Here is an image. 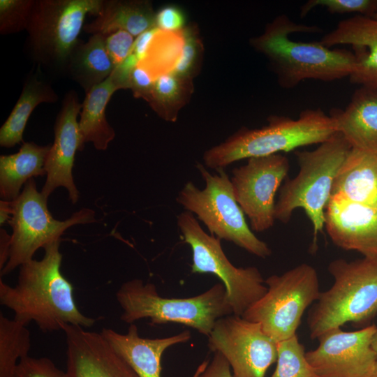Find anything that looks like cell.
<instances>
[{"label": "cell", "mask_w": 377, "mask_h": 377, "mask_svg": "<svg viewBox=\"0 0 377 377\" xmlns=\"http://www.w3.org/2000/svg\"><path fill=\"white\" fill-rule=\"evenodd\" d=\"M35 0H0V33L26 30Z\"/></svg>", "instance_id": "obj_31"}, {"label": "cell", "mask_w": 377, "mask_h": 377, "mask_svg": "<svg viewBox=\"0 0 377 377\" xmlns=\"http://www.w3.org/2000/svg\"><path fill=\"white\" fill-rule=\"evenodd\" d=\"M183 29L166 31L158 29L145 57L138 62V65L147 70L155 80L173 72L184 44Z\"/></svg>", "instance_id": "obj_27"}, {"label": "cell", "mask_w": 377, "mask_h": 377, "mask_svg": "<svg viewBox=\"0 0 377 377\" xmlns=\"http://www.w3.org/2000/svg\"><path fill=\"white\" fill-rule=\"evenodd\" d=\"M297 334L277 342V360L271 377H318L306 358Z\"/></svg>", "instance_id": "obj_30"}, {"label": "cell", "mask_w": 377, "mask_h": 377, "mask_svg": "<svg viewBox=\"0 0 377 377\" xmlns=\"http://www.w3.org/2000/svg\"><path fill=\"white\" fill-rule=\"evenodd\" d=\"M373 17L377 19V13L375 14L374 16Z\"/></svg>", "instance_id": "obj_44"}, {"label": "cell", "mask_w": 377, "mask_h": 377, "mask_svg": "<svg viewBox=\"0 0 377 377\" xmlns=\"http://www.w3.org/2000/svg\"><path fill=\"white\" fill-rule=\"evenodd\" d=\"M184 44L182 54L172 73L189 79L199 61L200 42L191 29H183Z\"/></svg>", "instance_id": "obj_34"}, {"label": "cell", "mask_w": 377, "mask_h": 377, "mask_svg": "<svg viewBox=\"0 0 377 377\" xmlns=\"http://www.w3.org/2000/svg\"><path fill=\"white\" fill-rule=\"evenodd\" d=\"M101 333L138 377H161L163 353L174 345L188 341L191 337L190 331L184 330L164 338H142L134 323L129 325L125 334L105 327Z\"/></svg>", "instance_id": "obj_19"}, {"label": "cell", "mask_w": 377, "mask_h": 377, "mask_svg": "<svg viewBox=\"0 0 377 377\" xmlns=\"http://www.w3.org/2000/svg\"><path fill=\"white\" fill-rule=\"evenodd\" d=\"M30 348L27 325L0 313V377H13L19 361L29 355Z\"/></svg>", "instance_id": "obj_28"}, {"label": "cell", "mask_w": 377, "mask_h": 377, "mask_svg": "<svg viewBox=\"0 0 377 377\" xmlns=\"http://www.w3.org/2000/svg\"><path fill=\"white\" fill-rule=\"evenodd\" d=\"M76 91H68L57 117L54 126V140L51 145L45 162L46 179L41 190L45 198L59 187H64L73 204L79 199V191L73 177V168L77 150L83 146L77 118L82 109Z\"/></svg>", "instance_id": "obj_15"}, {"label": "cell", "mask_w": 377, "mask_h": 377, "mask_svg": "<svg viewBox=\"0 0 377 377\" xmlns=\"http://www.w3.org/2000/svg\"><path fill=\"white\" fill-rule=\"evenodd\" d=\"M50 147L51 145L41 146L26 142L17 153L0 156L1 200H15L29 180L46 174L45 162Z\"/></svg>", "instance_id": "obj_24"}, {"label": "cell", "mask_w": 377, "mask_h": 377, "mask_svg": "<svg viewBox=\"0 0 377 377\" xmlns=\"http://www.w3.org/2000/svg\"><path fill=\"white\" fill-rule=\"evenodd\" d=\"M154 82L155 80L147 70L137 65L131 75L130 89L135 97L147 100Z\"/></svg>", "instance_id": "obj_38"}, {"label": "cell", "mask_w": 377, "mask_h": 377, "mask_svg": "<svg viewBox=\"0 0 377 377\" xmlns=\"http://www.w3.org/2000/svg\"><path fill=\"white\" fill-rule=\"evenodd\" d=\"M327 269L334 283L320 293L308 316L312 339L349 322H368L377 313V259L338 258Z\"/></svg>", "instance_id": "obj_6"}, {"label": "cell", "mask_w": 377, "mask_h": 377, "mask_svg": "<svg viewBox=\"0 0 377 377\" xmlns=\"http://www.w3.org/2000/svg\"><path fill=\"white\" fill-rule=\"evenodd\" d=\"M325 228L339 248L377 259V208L331 195L325 209Z\"/></svg>", "instance_id": "obj_17"}, {"label": "cell", "mask_w": 377, "mask_h": 377, "mask_svg": "<svg viewBox=\"0 0 377 377\" xmlns=\"http://www.w3.org/2000/svg\"><path fill=\"white\" fill-rule=\"evenodd\" d=\"M321 31L316 25L295 23L283 14L268 24L264 33L251 42L269 59L283 88L293 89L308 79L331 82L349 77L355 66L352 52L332 49L320 41H297L290 37L295 33Z\"/></svg>", "instance_id": "obj_2"}, {"label": "cell", "mask_w": 377, "mask_h": 377, "mask_svg": "<svg viewBox=\"0 0 377 377\" xmlns=\"http://www.w3.org/2000/svg\"><path fill=\"white\" fill-rule=\"evenodd\" d=\"M321 6L332 14L356 13L373 17L377 13V0H309L300 8V17L306 16L312 9Z\"/></svg>", "instance_id": "obj_32"}, {"label": "cell", "mask_w": 377, "mask_h": 377, "mask_svg": "<svg viewBox=\"0 0 377 377\" xmlns=\"http://www.w3.org/2000/svg\"><path fill=\"white\" fill-rule=\"evenodd\" d=\"M352 149L340 133L312 151H297L299 172L286 179L275 204V219L287 223L293 212L302 208L313 227L312 250L325 228V209L335 177Z\"/></svg>", "instance_id": "obj_5"}, {"label": "cell", "mask_w": 377, "mask_h": 377, "mask_svg": "<svg viewBox=\"0 0 377 377\" xmlns=\"http://www.w3.org/2000/svg\"><path fill=\"white\" fill-rule=\"evenodd\" d=\"M58 95L36 66L27 75L21 94L0 129V145L10 148L23 142V133L34 110L40 103H56Z\"/></svg>", "instance_id": "obj_22"}, {"label": "cell", "mask_w": 377, "mask_h": 377, "mask_svg": "<svg viewBox=\"0 0 377 377\" xmlns=\"http://www.w3.org/2000/svg\"><path fill=\"white\" fill-rule=\"evenodd\" d=\"M196 167L205 182L203 189L192 182H186L179 192L176 201L184 209L195 214L211 235L231 242L249 253L266 258L271 256L268 244L258 238L245 219L237 203L230 178L224 169L211 174L200 163Z\"/></svg>", "instance_id": "obj_8"}, {"label": "cell", "mask_w": 377, "mask_h": 377, "mask_svg": "<svg viewBox=\"0 0 377 377\" xmlns=\"http://www.w3.org/2000/svg\"><path fill=\"white\" fill-rule=\"evenodd\" d=\"M105 38V36L93 34L86 42L80 39L69 57L66 74L86 93L105 80L116 67L106 50Z\"/></svg>", "instance_id": "obj_25"}, {"label": "cell", "mask_w": 377, "mask_h": 377, "mask_svg": "<svg viewBox=\"0 0 377 377\" xmlns=\"http://www.w3.org/2000/svg\"><path fill=\"white\" fill-rule=\"evenodd\" d=\"M290 169L288 158L276 154L252 157L235 168L230 178L235 198L252 231L263 232L275 222V195Z\"/></svg>", "instance_id": "obj_13"}, {"label": "cell", "mask_w": 377, "mask_h": 377, "mask_svg": "<svg viewBox=\"0 0 377 377\" xmlns=\"http://www.w3.org/2000/svg\"><path fill=\"white\" fill-rule=\"evenodd\" d=\"M60 241L45 246L42 259L20 265L15 286L0 279L1 304L13 312L15 320L27 325L33 321L45 332L67 325L91 327L96 320L80 311L73 285L61 274Z\"/></svg>", "instance_id": "obj_1"}, {"label": "cell", "mask_w": 377, "mask_h": 377, "mask_svg": "<svg viewBox=\"0 0 377 377\" xmlns=\"http://www.w3.org/2000/svg\"><path fill=\"white\" fill-rule=\"evenodd\" d=\"M189 79L174 73L159 76L146 100L157 114L167 121H175L178 109L188 96Z\"/></svg>", "instance_id": "obj_29"}, {"label": "cell", "mask_w": 377, "mask_h": 377, "mask_svg": "<svg viewBox=\"0 0 377 377\" xmlns=\"http://www.w3.org/2000/svg\"><path fill=\"white\" fill-rule=\"evenodd\" d=\"M66 372L70 377H138L101 333L67 325Z\"/></svg>", "instance_id": "obj_16"}, {"label": "cell", "mask_w": 377, "mask_h": 377, "mask_svg": "<svg viewBox=\"0 0 377 377\" xmlns=\"http://www.w3.org/2000/svg\"><path fill=\"white\" fill-rule=\"evenodd\" d=\"M158 30V28L154 27L136 37L131 53L136 57L138 61L145 57L150 44Z\"/></svg>", "instance_id": "obj_39"}, {"label": "cell", "mask_w": 377, "mask_h": 377, "mask_svg": "<svg viewBox=\"0 0 377 377\" xmlns=\"http://www.w3.org/2000/svg\"><path fill=\"white\" fill-rule=\"evenodd\" d=\"M103 0H35L26 31L31 59L42 70L66 74L87 15L97 16Z\"/></svg>", "instance_id": "obj_7"}, {"label": "cell", "mask_w": 377, "mask_h": 377, "mask_svg": "<svg viewBox=\"0 0 377 377\" xmlns=\"http://www.w3.org/2000/svg\"><path fill=\"white\" fill-rule=\"evenodd\" d=\"M177 223L191 249V272L212 274L221 281L233 315L242 316L265 295L267 286L259 269L233 265L222 249L221 239L205 232L192 213L179 214Z\"/></svg>", "instance_id": "obj_10"}, {"label": "cell", "mask_w": 377, "mask_h": 377, "mask_svg": "<svg viewBox=\"0 0 377 377\" xmlns=\"http://www.w3.org/2000/svg\"><path fill=\"white\" fill-rule=\"evenodd\" d=\"M371 347L377 355V327L372 337Z\"/></svg>", "instance_id": "obj_42"}, {"label": "cell", "mask_w": 377, "mask_h": 377, "mask_svg": "<svg viewBox=\"0 0 377 377\" xmlns=\"http://www.w3.org/2000/svg\"><path fill=\"white\" fill-rule=\"evenodd\" d=\"M119 89L110 75L86 93L79 121L83 147L85 142H91L97 150L103 151L114 138L115 131L107 121L105 108L111 96Z\"/></svg>", "instance_id": "obj_26"}, {"label": "cell", "mask_w": 377, "mask_h": 377, "mask_svg": "<svg viewBox=\"0 0 377 377\" xmlns=\"http://www.w3.org/2000/svg\"><path fill=\"white\" fill-rule=\"evenodd\" d=\"M331 195L377 208V154L352 148L335 177Z\"/></svg>", "instance_id": "obj_21"}, {"label": "cell", "mask_w": 377, "mask_h": 377, "mask_svg": "<svg viewBox=\"0 0 377 377\" xmlns=\"http://www.w3.org/2000/svg\"><path fill=\"white\" fill-rule=\"evenodd\" d=\"M268 121L261 128H242L207 150L203 155L205 165L216 170L224 169L242 159L321 144L338 133L333 118L319 108L304 110L296 119L272 116Z\"/></svg>", "instance_id": "obj_3"}, {"label": "cell", "mask_w": 377, "mask_h": 377, "mask_svg": "<svg viewBox=\"0 0 377 377\" xmlns=\"http://www.w3.org/2000/svg\"><path fill=\"white\" fill-rule=\"evenodd\" d=\"M376 328L329 330L318 337L315 350L306 352V358L318 377H371L377 360L371 347Z\"/></svg>", "instance_id": "obj_14"}, {"label": "cell", "mask_w": 377, "mask_h": 377, "mask_svg": "<svg viewBox=\"0 0 377 377\" xmlns=\"http://www.w3.org/2000/svg\"><path fill=\"white\" fill-rule=\"evenodd\" d=\"M330 116L352 148L377 154V89L361 87L344 110Z\"/></svg>", "instance_id": "obj_20"}, {"label": "cell", "mask_w": 377, "mask_h": 377, "mask_svg": "<svg viewBox=\"0 0 377 377\" xmlns=\"http://www.w3.org/2000/svg\"><path fill=\"white\" fill-rule=\"evenodd\" d=\"M96 221L95 212L82 208L64 221L53 218L47 207V199L37 190L34 179L29 180L20 195L13 200L8 224L12 228L9 259L0 270L1 276L33 259L36 251L61 240L70 227Z\"/></svg>", "instance_id": "obj_11"}, {"label": "cell", "mask_w": 377, "mask_h": 377, "mask_svg": "<svg viewBox=\"0 0 377 377\" xmlns=\"http://www.w3.org/2000/svg\"><path fill=\"white\" fill-rule=\"evenodd\" d=\"M10 251V235L6 230H0V270L6 265Z\"/></svg>", "instance_id": "obj_40"}, {"label": "cell", "mask_w": 377, "mask_h": 377, "mask_svg": "<svg viewBox=\"0 0 377 377\" xmlns=\"http://www.w3.org/2000/svg\"><path fill=\"white\" fill-rule=\"evenodd\" d=\"M208 347L224 357L233 377H265L277 360V342L260 324L233 314L216 320L208 336Z\"/></svg>", "instance_id": "obj_12"}, {"label": "cell", "mask_w": 377, "mask_h": 377, "mask_svg": "<svg viewBox=\"0 0 377 377\" xmlns=\"http://www.w3.org/2000/svg\"><path fill=\"white\" fill-rule=\"evenodd\" d=\"M116 298L122 309L120 319L126 323L149 318L152 325H184L207 337L218 319L232 314L222 283L193 297L168 298L158 293L154 283L133 279L121 285Z\"/></svg>", "instance_id": "obj_4"}, {"label": "cell", "mask_w": 377, "mask_h": 377, "mask_svg": "<svg viewBox=\"0 0 377 377\" xmlns=\"http://www.w3.org/2000/svg\"><path fill=\"white\" fill-rule=\"evenodd\" d=\"M371 377H377V360Z\"/></svg>", "instance_id": "obj_43"}, {"label": "cell", "mask_w": 377, "mask_h": 377, "mask_svg": "<svg viewBox=\"0 0 377 377\" xmlns=\"http://www.w3.org/2000/svg\"><path fill=\"white\" fill-rule=\"evenodd\" d=\"M184 22L185 18L182 10L174 6L161 8L155 17V26L166 31H181Z\"/></svg>", "instance_id": "obj_37"}, {"label": "cell", "mask_w": 377, "mask_h": 377, "mask_svg": "<svg viewBox=\"0 0 377 377\" xmlns=\"http://www.w3.org/2000/svg\"><path fill=\"white\" fill-rule=\"evenodd\" d=\"M156 14L148 1L103 0L99 14L83 30L93 34L108 36L126 31L134 37L155 26Z\"/></svg>", "instance_id": "obj_23"}, {"label": "cell", "mask_w": 377, "mask_h": 377, "mask_svg": "<svg viewBox=\"0 0 377 377\" xmlns=\"http://www.w3.org/2000/svg\"><path fill=\"white\" fill-rule=\"evenodd\" d=\"M13 201L1 200L0 201V224L2 226L8 222L12 214Z\"/></svg>", "instance_id": "obj_41"}, {"label": "cell", "mask_w": 377, "mask_h": 377, "mask_svg": "<svg viewBox=\"0 0 377 377\" xmlns=\"http://www.w3.org/2000/svg\"><path fill=\"white\" fill-rule=\"evenodd\" d=\"M13 377H70L66 371L58 368L48 357L22 358L15 367Z\"/></svg>", "instance_id": "obj_33"}, {"label": "cell", "mask_w": 377, "mask_h": 377, "mask_svg": "<svg viewBox=\"0 0 377 377\" xmlns=\"http://www.w3.org/2000/svg\"><path fill=\"white\" fill-rule=\"evenodd\" d=\"M265 295L242 316L260 324L263 332L276 342L296 335L305 310L320 295L316 269L302 263L281 275L265 279Z\"/></svg>", "instance_id": "obj_9"}, {"label": "cell", "mask_w": 377, "mask_h": 377, "mask_svg": "<svg viewBox=\"0 0 377 377\" xmlns=\"http://www.w3.org/2000/svg\"><path fill=\"white\" fill-rule=\"evenodd\" d=\"M193 377H233L230 367L224 357L214 352L212 359L205 360L197 368Z\"/></svg>", "instance_id": "obj_36"}, {"label": "cell", "mask_w": 377, "mask_h": 377, "mask_svg": "<svg viewBox=\"0 0 377 377\" xmlns=\"http://www.w3.org/2000/svg\"><path fill=\"white\" fill-rule=\"evenodd\" d=\"M134 38L126 31H117L105 36V47L115 66L121 64L131 53Z\"/></svg>", "instance_id": "obj_35"}, {"label": "cell", "mask_w": 377, "mask_h": 377, "mask_svg": "<svg viewBox=\"0 0 377 377\" xmlns=\"http://www.w3.org/2000/svg\"><path fill=\"white\" fill-rule=\"evenodd\" d=\"M320 42L330 48L350 45L355 59L350 82L377 89V19L357 15L343 20Z\"/></svg>", "instance_id": "obj_18"}]
</instances>
